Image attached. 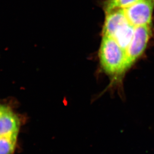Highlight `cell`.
<instances>
[{
    "instance_id": "obj_1",
    "label": "cell",
    "mask_w": 154,
    "mask_h": 154,
    "mask_svg": "<svg viewBox=\"0 0 154 154\" xmlns=\"http://www.w3.org/2000/svg\"><path fill=\"white\" fill-rule=\"evenodd\" d=\"M99 59L101 69L110 79L109 88H122L124 75L129 69L125 50L112 38L103 35Z\"/></svg>"
},
{
    "instance_id": "obj_2",
    "label": "cell",
    "mask_w": 154,
    "mask_h": 154,
    "mask_svg": "<svg viewBox=\"0 0 154 154\" xmlns=\"http://www.w3.org/2000/svg\"><path fill=\"white\" fill-rule=\"evenodd\" d=\"M20 124L15 112L0 103V154H14Z\"/></svg>"
},
{
    "instance_id": "obj_3",
    "label": "cell",
    "mask_w": 154,
    "mask_h": 154,
    "mask_svg": "<svg viewBox=\"0 0 154 154\" xmlns=\"http://www.w3.org/2000/svg\"><path fill=\"white\" fill-rule=\"evenodd\" d=\"M151 35L150 25L135 27L132 40L125 51L128 69L132 66L145 51Z\"/></svg>"
},
{
    "instance_id": "obj_4",
    "label": "cell",
    "mask_w": 154,
    "mask_h": 154,
    "mask_svg": "<svg viewBox=\"0 0 154 154\" xmlns=\"http://www.w3.org/2000/svg\"><path fill=\"white\" fill-rule=\"evenodd\" d=\"M154 8V0H140L124 9L127 19L133 26L150 25Z\"/></svg>"
},
{
    "instance_id": "obj_5",
    "label": "cell",
    "mask_w": 154,
    "mask_h": 154,
    "mask_svg": "<svg viewBox=\"0 0 154 154\" xmlns=\"http://www.w3.org/2000/svg\"><path fill=\"white\" fill-rule=\"evenodd\" d=\"M128 22L123 9H115L106 12L103 35L111 38L118 28Z\"/></svg>"
},
{
    "instance_id": "obj_6",
    "label": "cell",
    "mask_w": 154,
    "mask_h": 154,
    "mask_svg": "<svg viewBox=\"0 0 154 154\" xmlns=\"http://www.w3.org/2000/svg\"><path fill=\"white\" fill-rule=\"evenodd\" d=\"M135 26L131 25L129 22L122 25L118 28L111 37L117 43L126 51L131 42L134 34Z\"/></svg>"
},
{
    "instance_id": "obj_7",
    "label": "cell",
    "mask_w": 154,
    "mask_h": 154,
    "mask_svg": "<svg viewBox=\"0 0 154 154\" xmlns=\"http://www.w3.org/2000/svg\"><path fill=\"white\" fill-rule=\"evenodd\" d=\"M140 0H113L108 1L105 6V12L118 9H125Z\"/></svg>"
},
{
    "instance_id": "obj_8",
    "label": "cell",
    "mask_w": 154,
    "mask_h": 154,
    "mask_svg": "<svg viewBox=\"0 0 154 154\" xmlns=\"http://www.w3.org/2000/svg\"><path fill=\"white\" fill-rule=\"evenodd\" d=\"M108 1H113V0H108Z\"/></svg>"
}]
</instances>
